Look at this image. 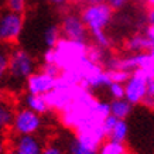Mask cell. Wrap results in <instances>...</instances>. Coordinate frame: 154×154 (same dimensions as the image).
Instances as JSON below:
<instances>
[{
  "instance_id": "cell-1",
  "label": "cell",
  "mask_w": 154,
  "mask_h": 154,
  "mask_svg": "<svg viewBox=\"0 0 154 154\" xmlns=\"http://www.w3.org/2000/svg\"><path fill=\"white\" fill-rule=\"evenodd\" d=\"M86 44L81 41H71L66 38H60L52 48H48L44 54V62L54 64L61 72L71 71L81 64L86 57Z\"/></svg>"
},
{
  "instance_id": "cell-2",
  "label": "cell",
  "mask_w": 154,
  "mask_h": 154,
  "mask_svg": "<svg viewBox=\"0 0 154 154\" xmlns=\"http://www.w3.org/2000/svg\"><path fill=\"white\" fill-rule=\"evenodd\" d=\"M35 72V61L33 55L24 48L10 50L9 54V66H7V82L13 89H19L30 75Z\"/></svg>"
},
{
  "instance_id": "cell-3",
  "label": "cell",
  "mask_w": 154,
  "mask_h": 154,
  "mask_svg": "<svg viewBox=\"0 0 154 154\" xmlns=\"http://www.w3.org/2000/svg\"><path fill=\"white\" fill-rule=\"evenodd\" d=\"M103 140L102 125L81 127L76 130V136L68 141L66 154H98V149Z\"/></svg>"
},
{
  "instance_id": "cell-4",
  "label": "cell",
  "mask_w": 154,
  "mask_h": 154,
  "mask_svg": "<svg viewBox=\"0 0 154 154\" xmlns=\"http://www.w3.org/2000/svg\"><path fill=\"white\" fill-rule=\"evenodd\" d=\"M113 16V9L106 2L88 3L81 13V20L91 34L105 31Z\"/></svg>"
},
{
  "instance_id": "cell-5",
  "label": "cell",
  "mask_w": 154,
  "mask_h": 154,
  "mask_svg": "<svg viewBox=\"0 0 154 154\" xmlns=\"http://www.w3.org/2000/svg\"><path fill=\"white\" fill-rule=\"evenodd\" d=\"M151 79H153V69L133 71L131 74H129L127 79L123 82V86H125L123 98L127 102H130L133 106L143 103L147 95V86Z\"/></svg>"
},
{
  "instance_id": "cell-6",
  "label": "cell",
  "mask_w": 154,
  "mask_h": 154,
  "mask_svg": "<svg viewBox=\"0 0 154 154\" xmlns=\"http://www.w3.org/2000/svg\"><path fill=\"white\" fill-rule=\"evenodd\" d=\"M107 69L125 71L131 74L136 69H154V55L151 52H134L123 58H110L106 61Z\"/></svg>"
},
{
  "instance_id": "cell-7",
  "label": "cell",
  "mask_w": 154,
  "mask_h": 154,
  "mask_svg": "<svg viewBox=\"0 0 154 154\" xmlns=\"http://www.w3.org/2000/svg\"><path fill=\"white\" fill-rule=\"evenodd\" d=\"M11 130L16 136L20 134H37L42 127L41 115L30 110L27 107H21L17 112H14Z\"/></svg>"
},
{
  "instance_id": "cell-8",
  "label": "cell",
  "mask_w": 154,
  "mask_h": 154,
  "mask_svg": "<svg viewBox=\"0 0 154 154\" xmlns=\"http://www.w3.org/2000/svg\"><path fill=\"white\" fill-rule=\"evenodd\" d=\"M23 14L14 13L10 10L0 13V44L16 42L23 33Z\"/></svg>"
},
{
  "instance_id": "cell-9",
  "label": "cell",
  "mask_w": 154,
  "mask_h": 154,
  "mask_svg": "<svg viewBox=\"0 0 154 154\" xmlns=\"http://www.w3.org/2000/svg\"><path fill=\"white\" fill-rule=\"evenodd\" d=\"M60 31L64 35V38L71 40V41L85 42L86 35H88V30L85 27V24L82 23L79 16H76V14H66L62 19Z\"/></svg>"
},
{
  "instance_id": "cell-10",
  "label": "cell",
  "mask_w": 154,
  "mask_h": 154,
  "mask_svg": "<svg viewBox=\"0 0 154 154\" xmlns=\"http://www.w3.org/2000/svg\"><path fill=\"white\" fill-rule=\"evenodd\" d=\"M154 45V27L153 24H147L143 33L131 35L126 41V48L130 52H151Z\"/></svg>"
},
{
  "instance_id": "cell-11",
  "label": "cell",
  "mask_w": 154,
  "mask_h": 154,
  "mask_svg": "<svg viewBox=\"0 0 154 154\" xmlns=\"http://www.w3.org/2000/svg\"><path fill=\"white\" fill-rule=\"evenodd\" d=\"M55 79L54 76L45 74L44 71L40 72H33L26 81V88H27L28 94H34V95H45L54 88L55 85Z\"/></svg>"
},
{
  "instance_id": "cell-12",
  "label": "cell",
  "mask_w": 154,
  "mask_h": 154,
  "mask_svg": "<svg viewBox=\"0 0 154 154\" xmlns=\"http://www.w3.org/2000/svg\"><path fill=\"white\" fill-rule=\"evenodd\" d=\"M44 141L37 134H20L16 136L11 143V149L17 154H41Z\"/></svg>"
},
{
  "instance_id": "cell-13",
  "label": "cell",
  "mask_w": 154,
  "mask_h": 154,
  "mask_svg": "<svg viewBox=\"0 0 154 154\" xmlns=\"http://www.w3.org/2000/svg\"><path fill=\"white\" fill-rule=\"evenodd\" d=\"M24 107H27L30 110L38 113V115H45L50 110L48 102L44 95H34V94H27L24 96Z\"/></svg>"
},
{
  "instance_id": "cell-14",
  "label": "cell",
  "mask_w": 154,
  "mask_h": 154,
  "mask_svg": "<svg viewBox=\"0 0 154 154\" xmlns=\"http://www.w3.org/2000/svg\"><path fill=\"white\" fill-rule=\"evenodd\" d=\"M109 110H110V115L115 116L116 119L126 120L133 112V105L130 102H127L125 98L113 99L112 102L109 103Z\"/></svg>"
},
{
  "instance_id": "cell-15",
  "label": "cell",
  "mask_w": 154,
  "mask_h": 154,
  "mask_svg": "<svg viewBox=\"0 0 154 154\" xmlns=\"http://www.w3.org/2000/svg\"><path fill=\"white\" fill-rule=\"evenodd\" d=\"M14 112L16 110H14L11 103H9L6 99L0 100V133H3L7 129H10L11 122H13Z\"/></svg>"
},
{
  "instance_id": "cell-16",
  "label": "cell",
  "mask_w": 154,
  "mask_h": 154,
  "mask_svg": "<svg viewBox=\"0 0 154 154\" xmlns=\"http://www.w3.org/2000/svg\"><path fill=\"white\" fill-rule=\"evenodd\" d=\"M98 154H127V149L125 143L109 139L107 141H102L98 149Z\"/></svg>"
},
{
  "instance_id": "cell-17",
  "label": "cell",
  "mask_w": 154,
  "mask_h": 154,
  "mask_svg": "<svg viewBox=\"0 0 154 154\" xmlns=\"http://www.w3.org/2000/svg\"><path fill=\"white\" fill-rule=\"evenodd\" d=\"M127 134H129V125H127V122L117 119V122L115 123V126H113V129L110 130L107 137L110 140L125 143V140L127 139Z\"/></svg>"
},
{
  "instance_id": "cell-18",
  "label": "cell",
  "mask_w": 154,
  "mask_h": 154,
  "mask_svg": "<svg viewBox=\"0 0 154 154\" xmlns=\"http://www.w3.org/2000/svg\"><path fill=\"white\" fill-rule=\"evenodd\" d=\"M61 38V31H60V27L58 26H50L47 27V30L44 31V42L48 48H52L55 45L57 42L60 41Z\"/></svg>"
},
{
  "instance_id": "cell-19",
  "label": "cell",
  "mask_w": 154,
  "mask_h": 154,
  "mask_svg": "<svg viewBox=\"0 0 154 154\" xmlns=\"http://www.w3.org/2000/svg\"><path fill=\"white\" fill-rule=\"evenodd\" d=\"M9 54L10 50L7 48V44H0V84L6 79V75H7Z\"/></svg>"
},
{
  "instance_id": "cell-20",
  "label": "cell",
  "mask_w": 154,
  "mask_h": 154,
  "mask_svg": "<svg viewBox=\"0 0 154 154\" xmlns=\"http://www.w3.org/2000/svg\"><path fill=\"white\" fill-rule=\"evenodd\" d=\"M86 58L89 61H92L95 64H102L105 61V50L98 45H91V47H86Z\"/></svg>"
},
{
  "instance_id": "cell-21",
  "label": "cell",
  "mask_w": 154,
  "mask_h": 154,
  "mask_svg": "<svg viewBox=\"0 0 154 154\" xmlns=\"http://www.w3.org/2000/svg\"><path fill=\"white\" fill-rule=\"evenodd\" d=\"M106 88L109 91V95L113 99H120L125 96V86L122 82H110Z\"/></svg>"
},
{
  "instance_id": "cell-22",
  "label": "cell",
  "mask_w": 154,
  "mask_h": 154,
  "mask_svg": "<svg viewBox=\"0 0 154 154\" xmlns=\"http://www.w3.org/2000/svg\"><path fill=\"white\" fill-rule=\"evenodd\" d=\"M41 154H66L65 147L57 141H51L48 144H44Z\"/></svg>"
},
{
  "instance_id": "cell-23",
  "label": "cell",
  "mask_w": 154,
  "mask_h": 154,
  "mask_svg": "<svg viewBox=\"0 0 154 154\" xmlns=\"http://www.w3.org/2000/svg\"><path fill=\"white\" fill-rule=\"evenodd\" d=\"M92 37H94V40H95V45H98V47L103 48V50L109 48L110 47V44H112L109 35H107L105 31H99V33L92 34Z\"/></svg>"
},
{
  "instance_id": "cell-24",
  "label": "cell",
  "mask_w": 154,
  "mask_h": 154,
  "mask_svg": "<svg viewBox=\"0 0 154 154\" xmlns=\"http://www.w3.org/2000/svg\"><path fill=\"white\" fill-rule=\"evenodd\" d=\"M7 2V7L10 11L23 14L26 7H27V0H6Z\"/></svg>"
},
{
  "instance_id": "cell-25",
  "label": "cell",
  "mask_w": 154,
  "mask_h": 154,
  "mask_svg": "<svg viewBox=\"0 0 154 154\" xmlns=\"http://www.w3.org/2000/svg\"><path fill=\"white\" fill-rule=\"evenodd\" d=\"M41 71H44L45 74L51 75V76H54V78H58V76H60V74H61V71H60V68H58V66L54 65V64H47V62H44V65H42V69Z\"/></svg>"
},
{
  "instance_id": "cell-26",
  "label": "cell",
  "mask_w": 154,
  "mask_h": 154,
  "mask_svg": "<svg viewBox=\"0 0 154 154\" xmlns=\"http://www.w3.org/2000/svg\"><path fill=\"white\" fill-rule=\"evenodd\" d=\"M106 2L112 9H120L122 6H125L129 0H106Z\"/></svg>"
},
{
  "instance_id": "cell-27",
  "label": "cell",
  "mask_w": 154,
  "mask_h": 154,
  "mask_svg": "<svg viewBox=\"0 0 154 154\" xmlns=\"http://www.w3.org/2000/svg\"><path fill=\"white\" fill-rule=\"evenodd\" d=\"M7 150V141H6L5 136L0 133V154H5Z\"/></svg>"
},
{
  "instance_id": "cell-28",
  "label": "cell",
  "mask_w": 154,
  "mask_h": 154,
  "mask_svg": "<svg viewBox=\"0 0 154 154\" xmlns=\"http://www.w3.org/2000/svg\"><path fill=\"white\" fill-rule=\"evenodd\" d=\"M54 3H57V5H64V3H68L69 0H52Z\"/></svg>"
},
{
  "instance_id": "cell-29",
  "label": "cell",
  "mask_w": 154,
  "mask_h": 154,
  "mask_svg": "<svg viewBox=\"0 0 154 154\" xmlns=\"http://www.w3.org/2000/svg\"><path fill=\"white\" fill-rule=\"evenodd\" d=\"M5 154H17V153H16V150H14V149H11V147H10V149L6 150Z\"/></svg>"
},
{
  "instance_id": "cell-30",
  "label": "cell",
  "mask_w": 154,
  "mask_h": 154,
  "mask_svg": "<svg viewBox=\"0 0 154 154\" xmlns=\"http://www.w3.org/2000/svg\"><path fill=\"white\" fill-rule=\"evenodd\" d=\"M146 3H147L149 6H153L154 5V0H146Z\"/></svg>"
},
{
  "instance_id": "cell-31",
  "label": "cell",
  "mask_w": 154,
  "mask_h": 154,
  "mask_svg": "<svg viewBox=\"0 0 154 154\" xmlns=\"http://www.w3.org/2000/svg\"><path fill=\"white\" fill-rule=\"evenodd\" d=\"M5 99V94H3V91L0 89V100H3Z\"/></svg>"
},
{
  "instance_id": "cell-32",
  "label": "cell",
  "mask_w": 154,
  "mask_h": 154,
  "mask_svg": "<svg viewBox=\"0 0 154 154\" xmlns=\"http://www.w3.org/2000/svg\"><path fill=\"white\" fill-rule=\"evenodd\" d=\"M79 2H86V3H88V2H89V0H79Z\"/></svg>"
}]
</instances>
